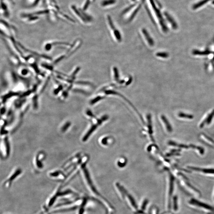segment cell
Here are the masks:
<instances>
[{"label": "cell", "instance_id": "obj_3", "mask_svg": "<svg viewBox=\"0 0 214 214\" xmlns=\"http://www.w3.org/2000/svg\"><path fill=\"white\" fill-rule=\"evenodd\" d=\"M151 5L153 11L155 14L156 16L158 17V19L159 21V24L161 26L162 30L164 32H166L167 31V27L166 24L164 23V20L163 18L162 14H161V12L159 10V8L157 7V6L155 4L154 0H149Z\"/></svg>", "mask_w": 214, "mask_h": 214}, {"label": "cell", "instance_id": "obj_25", "mask_svg": "<svg viewBox=\"0 0 214 214\" xmlns=\"http://www.w3.org/2000/svg\"><path fill=\"white\" fill-rule=\"evenodd\" d=\"M173 208L175 211H177L178 209L177 198L176 196L173 199Z\"/></svg>", "mask_w": 214, "mask_h": 214}, {"label": "cell", "instance_id": "obj_14", "mask_svg": "<svg viewBox=\"0 0 214 214\" xmlns=\"http://www.w3.org/2000/svg\"><path fill=\"white\" fill-rule=\"evenodd\" d=\"M169 144L171 146L177 147V148H179V149L188 150V149L190 148L189 145L184 144H179V143L174 142H172V141H170V142H169Z\"/></svg>", "mask_w": 214, "mask_h": 214}, {"label": "cell", "instance_id": "obj_8", "mask_svg": "<svg viewBox=\"0 0 214 214\" xmlns=\"http://www.w3.org/2000/svg\"><path fill=\"white\" fill-rule=\"evenodd\" d=\"M188 168L191 170L196 171L200 172H203L206 174H213L214 175V169H204V168H199L196 167H189Z\"/></svg>", "mask_w": 214, "mask_h": 214}, {"label": "cell", "instance_id": "obj_22", "mask_svg": "<svg viewBox=\"0 0 214 214\" xmlns=\"http://www.w3.org/2000/svg\"><path fill=\"white\" fill-rule=\"evenodd\" d=\"M210 1V0H203L202 1H201L200 3L196 4V5H194V7L193 8H194V9L197 8L198 7L203 5V4H206V3H207L208 2L207 1Z\"/></svg>", "mask_w": 214, "mask_h": 214}, {"label": "cell", "instance_id": "obj_4", "mask_svg": "<svg viewBox=\"0 0 214 214\" xmlns=\"http://www.w3.org/2000/svg\"><path fill=\"white\" fill-rule=\"evenodd\" d=\"M214 117V109L208 113L203 119L201 121L199 124V127L201 129L203 128L205 126L209 125L211 123Z\"/></svg>", "mask_w": 214, "mask_h": 214}, {"label": "cell", "instance_id": "obj_2", "mask_svg": "<svg viewBox=\"0 0 214 214\" xmlns=\"http://www.w3.org/2000/svg\"><path fill=\"white\" fill-rule=\"evenodd\" d=\"M123 201H125L128 207L130 208L131 210L133 212L137 211L139 210L138 206L137 205L134 198H133L131 193H129L127 190H126L125 192Z\"/></svg>", "mask_w": 214, "mask_h": 214}, {"label": "cell", "instance_id": "obj_9", "mask_svg": "<svg viewBox=\"0 0 214 214\" xmlns=\"http://www.w3.org/2000/svg\"><path fill=\"white\" fill-rule=\"evenodd\" d=\"M190 203L194 205L198 206L199 207H202V208H204V209H207L208 210L212 211L214 209L212 207H211L210 206H208L207 205L201 203V202H199L197 200H195L194 199H191L190 201Z\"/></svg>", "mask_w": 214, "mask_h": 214}, {"label": "cell", "instance_id": "obj_20", "mask_svg": "<svg viewBox=\"0 0 214 214\" xmlns=\"http://www.w3.org/2000/svg\"><path fill=\"white\" fill-rule=\"evenodd\" d=\"M137 4H138V2H136V3H133V4H131V5L127 7V8L124 9V10L122 12V15H124V14H126L127 13H128L129 11H131V10L132 9V8L135 7Z\"/></svg>", "mask_w": 214, "mask_h": 214}, {"label": "cell", "instance_id": "obj_23", "mask_svg": "<svg viewBox=\"0 0 214 214\" xmlns=\"http://www.w3.org/2000/svg\"><path fill=\"white\" fill-rule=\"evenodd\" d=\"M169 56L168 53L166 52H158L156 54V56L162 58H166Z\"/></svg>", "mask_w": 214, "mask_h": 214}, {"label": "cell", "instance_id": "obj_15", "mask_svg": "<svg viewBox=\"0 0 214 214\" xmlns=\"http://www.w3.org/2000/svg\"><path fill=\"white\" fill-rule=\"evenodd\" d=\"M189 146H190V148L193 149L194 150L196 151L197 153H198L199 155H203L204 153V150L203 148H202V147L197 146V145L192 144L190 145Z\"/></svg>", "mask_w": 214, "mask_h": 214}, {"label": "cell", "instance_id": "obj_13", "mask_svg": "<svg viewBox=\"0 0 214 214\" xmlns=\"http://www.w3.org/2000/svg\"><path fill=\"white\" fill-rule=\"evenodd\" d=\"M142 31V32L144 36L145 39L147 40V42H148V43L149 44V45L151 46H153L154 44V41H153L152 38H151L148 32H147V30L145 29H143Z\"/></svg>", "mask_w": 214, "mask_h": 214}, {"label": "cell", "instance_id": "obj_17", "mask_svg": "<svg viewBox=\"0 0 214 214\" xmlns=\"http://www.w3.org/2000/svg\"><path fill=\"white\" fill-rule=\"evenodd\" d=\"M116 3V0H103L101 2L100 4L102 7H106L112 5Z\"/></svg>", "mask_w": 214, "mask_h": 214}, {"label": "cell", "instance_id": "obj_29", "mask_svg": "<svg viewBox=\"0 0 214 214\" xmlns=\"http://www.w3.org/2000/svg\"><path fill=\"white\" fill-rule=\"evenodd\" d=\"M52 46V45L51 44H46L45 46L46 50L48 51L51 50Z\"/></svg>", "mask_w": 214, "mask_h": 214}, {"label": "cell", "instance_id": "obj_16", "mask_svg": "<svg viewBox=\"0 0 214 214\" xmlns=\"http://www.w3.org/2000/svg\"><path fill=\"white\" fill-rule=\"evenodd\" d=\"M178 116L179 118L184 119H189V120L192 119L194 118V117L193 115L184 113L182 112H180L178 113Z\"/></svg>", "mask_w": 214, "mask_h": 214}, {"label": "cell", "instance_id": "obj_24", "mask_svg": "<svg viewBox=\"0 0 214 214\" xmlns=\"http://www.w3.org/2000/svg\"><path fill=\"white\" fill-rule=\"evenodd\" d=\"M113 71L114 72V78L115 81L118 80L119 78V75L118 71L116 67L113 68Z\"/></svg>", "mask_w": 214, "mask_h": 214}, {"label": "cell", "instance_id": "obj_21", "mask_svg": "<svg viewBox=\"0 0 214 214\" xmlns=\"http://www.w3.org/2000/svg\"><path fill=\"white\" fill-rule=\"evenodd\" d=\"M211 52L209 51H194L193 52V54L194 55H208V54H210Z\"/></svg>", "mask_w": 214, "mask_h": 214}, {"label": "cell", "instance_id": "obj_5", "mask_svg": "<svg viewBox=\"0 0 214 214\" xmlns=\"http://www.w3.org/2000/svg\"><path fill=\"white\" fill-rule=\"evenodd\" d=\"M115 190L119 198L121 200H123L124 196L126 189L119 182L116 183L115 184Z\"/></svg>", "mask_w": 214, "mask_h": 214}, {"label": "cell", "instance_id": "obj_7", "mask_svg": "<svg viewBox=\"0 0 214 214\" xmlns=\"http://www.w3.org/2000/svg\"><path fill=\"white\" fill-rule=\"evenodd\" d=\"M169 191H168V208H170V197L171 196L172 194V191H173V184H174V178L173 177V176L172 174H169Z\"/></svg>", "mask_w": 214, "mask_h": 214}, {"label": "cell", "instance_id": "obj_12", "mask_svg": "<svg viewBox=\"0 0 214 214\" xmlns=\"http://www.w3.org/2000/svg\"><path fill=\"white\" fill-rule=\"evenodd\" d=\"M149 203V200L146 198H143L140 201L139 206H138L139 210L145 211V209L147 208V206Z\"/></svg>", "mask_w": 214, "mask_h": 214}, {"label": "cell", "instance_id": "obj_26", "mask_svg": "<svg viewBox=\"0 0 214 214\" xmlns=\"http://www.w3.org/2000/svg\"><path fill=\"white\" fill-rule=\"evenodd\" d=\"M159 211L158 207H153L151 208V214H158Z\"/></svg>", "mask_w": 214, "mask_h": 214}, {"label": "cell", "instance_id": "obj_32", "mask_svg": "<svg viewBox=\"0 0 214 214\" xmlns=\"http://www.w3.org/2000/svg\"><path fill=\"white\" fill-rule=\"evenodd\" d=\"M132 1H136V0H132Z\"/></svg>", "mask_w": 214, "mask_h": 214}, {"label": "cell", "instance_id": "obj_11", "mask_svg": "<svg viewBox=\"0 0 214 214\" xmlns=\"http://www.w3.org/2000/svg\"><path fill=\"white\" fill-rule=\"evenodd\" d=\"M161 119L163 123L164 127H166L167 131L169 133L171 132L172 131V127L170 123H169L166 117H164V116L162 115L161 116Z\"/></svg>", "mask_w": 214, "mask_h": 214}, {"label": "cell", "instance_id": "obj_30", "mask_svg": "<svg viewBox=\"0 0 214 214\" xmlns=\"http://www.w3.org/2000/svg\"><path fill=\"white\" fill-rule=\"evenodd\" d=\"M107 214H113V212H111L107 211Z\"/></svg>", "mask_w": 214, "mask_h": 214}, {"label": "cell", "instance_id": "obj_1", "mask_svg": "<svg viewBox=\"0 0 214 214\" xmlns=\"http://www.w3.org/2000/svg\"><path fill=\"white\" fill-rule=\"evenodd\" d=\"M83 171L86 180V184L89 188L88 189L92 195L101 204L102 206L105 208L107 211L114 212L115 211L114 207L106 199H105V198L102 196L99 191L97 190L91 179L87 169L85 167L83 168Z\"/></svg>", "mask_w": 214, "mask_h": 214}, {"label": "cell", "instance_id": "obj_31", "mask_svg": "<svg viewBox=\"0 0 214 214\" xmlns=\"http://www.w3.org/2000/svg\"><path fill=\"white\" fill-rule=\"evenodd\" d=\"M95 0H91V2H94L95 1Z\"/></svg>", "mask_w": 214, "mask_h": 214}, {"label": "cell", "instance_id": "obj_10", "mask_svg": "<svg viewBox=\"0 0 214 214\" xmlns=\"http://www.w3.org/2000/svg\"><path fill=\"white\" fill-rule=\"evenodd\" d=\"M144 1L145 0H141L140 2V3H139V4L138 5H137V8L134 9V11L132 13L131 15L130 16L129 20H128L129 22H130L132 21V20L134 18V17L136 16L137 14L139 12V11L140 10L141 8V6H142V4L144 3Z\"/></svg>", "mask_w": 214, "mask_h": 214}, {"label": "cell", "instance_id": "obj_18", "mask_svg": "<svg viewBox=\"0 0 214 214\" xmlns=\"http://www.w3.org/2000/svg\"><path fill=\"white\" fill-rule=\"evenodd\" d=\"M164 15H165L166 17V18L167 19V20L169 21V22L172 25V26L173 29H177V24L174 22V20L172 18V17H171V16L167 13H164Z\"/></svg>", "mask_w": 214, "mask_h": 214}, {"label": "cell", "instance_id": "obj_28", "mask_svg": "<svg viewBox=\"0 0 214 214\" xmlns=\"http://www.w3.org/2000/svg\"><path fill=\"white\" fill-rule=\"evenodd\" d=\"M133 214H147L145 213V212L144 211H140L138 210L137 211L133 212Z\"/></svg>", "mask_w": 214, "mask_h": 214}, {"label": "cell", "instance_id": "obj_19", "mask_svg": "<svg viewBox=\"0 0 214 214\" xmlns=\"http://www.w3.org/2000/svg\"><path fill=\"white\" fill-rule=\"evenodd\" d=\"M1 10H3V14L6 16H9V13L8 12L7 5L2 1H1Z\"/></svg>", "mask_w": 214, "mask_h": 214}, {"label": "cell", "instance_id": "obj_27", "mask_svg": "<svg viewBox=\"0 0 214 214\" xmlns=\"http://www.w3.org/2000/svg\"><path fill=\"white\" fill-rule=\"evenodd\" d=\"M64 56H61L59 58L57 59L54 62V64H57V63H59V62L61 61L62 60H63V59H64Z\"/></svg>", "mask_w": 214, "mask_h": 214}, {"label": "cell", "instance_id": "obj_6", "mask_svg": "<svg viewBox=\"0 0 214 214\" xmlns=\"http://www.w3.org/2000/svg\"><path fill=\"white\" fill-rule=\"evenodd\" d=\"M199 139L206 144L212 148H214V140L204 133L199 134Z\"/></svg>", "mask_w": 214, "mask_h": 214}]
</instances>
